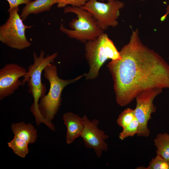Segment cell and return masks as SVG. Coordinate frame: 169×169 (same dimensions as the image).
I'll return each instance as SVG.
<instances>
[{"label": "cell", "instance_id": "obj_15", "mask_svg": "<svg viewBox=\"0 0 169 169\" xmlns=\"http://www.w3.org/2000/svg\"><path fill=\"white\" fill-rule=\"evenodd\" d=\"M136 118L135 110L127 108L119 115L117 124L123 129L125 128Z\"/></svg>", "mask_w": 169, "mask_h": 169}, {"label": "cell", "instance_id": "obj_19", "mask_svg": "<svg viewBox=\"0 0 169 169\" xmlns=\"http://www.w3.org/2000/svg\"><path fill=\"white\" fill-rule=\"evenodd\" d=\"M9 3V8L8 11L22 4H27L33 0H6Z\"/></svg>", "mask_w": 169, "mask_h": 169}, {"label": "cell", "instance_id": "obj_18", "mask_svg": "<svg viewBox=\"0 0 169 169\" xmlns=\"http://www.w3.org/2000/svg\"><path fill=\"white\" fill-rule=\"evenodd\" d=\"M89 0H58L57 7L63 8L68 5L72 6L81 7L84 6Z\"/></svg>", "mask_w": 169, "mask_h": 169}, {"label": "cell", "instance_id": "obj_20", "mask_svg": "<svg viewBox=\"0 0 169 169\" xmlns=\"http://www.w3.org/2000/svg\"><path fill=\"white\" fill-rule=\"evenodd\" d=\"M169 14V5H167L166 7V13L161 17V21H164V20H165Z\"/></svg>", "mask_w": 169, "mask_h": 169}, {"label": "cell", "instance_id": "obj_8", "mask_svg": "<svg viewBox=\"0 0 169 169\" xmlns=\"http://www.w3.org/2000/svg\"><path fill=\"white\" fill-rule=\"evenodd\" d=\"M162 89L154 88L143 91L136 97V105L135 115L139 123L138 136L147 137L150 131L147 126L151 115L156 111V107L153 103L154 99L162 91Z\"/></svg>", "mask_w": 169, "mask_h": 169}, {"label": "cell", "instance_id": "obj_10", "mask_svg": "<svg viewBox=\"0 0 169 169\" xmlns=\"http://www.w3.org/2000/svg\"><path fill=\"white\" fill-rule=\"evenodd\" d=\"M82 119L84 126L81 137L84 145L87 148L93 149L96 156L99 158L103 151H108V145L105 140L109 136L104 131L98 128L100 122L98 120L94 119L91 121L86 115H84Z\"/></svg>", "mask_w": 169, "mask_h": 169}, {"label": "cell", "instance_id": "obj_16", "mask_svg": "<svg viewBox=\"0 0 169 169\" xmlns=\"http://www.w3.org/2000/svg\"><path fill=\"white\" fill-rule=\"evenodd\" d=\"M139 127L138 122L136 118L124 128L119 135V138L123 140L126 138L130 136L132 137L138 132Z\"/></svg>", "mask_w": 169, "mask_h": 169}, {"label": "cell", "instance_id": "obj_1", "mask_svg": "<svg viewBox=\"0 0 169 169\" xmlns=\"http://www.w3.org/2000/svg\"><path fill=\"white\" fill-rule=\"evenodd\" d=\"M121 59L107 67L111 73L117 103H131L140 92L154 88L169 89V64L159 54L144 45L137 28L120 52Z\"/></svg>", "mask_w": 169, "mask_h": 169}, {"label": "cell", "instance_id": "obj_12", "mask_svg": "<svg viewBox=\"0 0 169 169\" xmlns=\"http://www.w3.org/2000/svg\"><path fill=\"white\" fill-rule=\"evenodd\" d=\"M63 120L67 128L66 143L70 144L81 137L84 126L83 119L75 114L67 112L63 115Z\"/></svg>", "mask_w": 169, "mask_h": 169}, {"label": "cell", "instance_id": "obj_7", "mask_svg": "<svg viewBox=\"0 0 169 169\" xmlns=\"http://www.w3.org/2000/svg\"><path fill=\"white\" fill-rule=\"evenodd\" d=\"M107 3L97 0H89L80 7L90 13L96 20L99 27L105 31L109 27H115L120 10L124 8L125 3L119 0H107Z\"/></svg>", "mask_w": 169, "mask_h": 169}, {"label": "cell", "instance_id": "obj_3", "mask_svg": "<svg viewBox=\"0 0 169 169\" xmlns=\"http://www.w3.org/2000/svg\"><path fill=\"white\" fill-rule=\"evenodd\" d=\"M43 71L44 77L48 81L50 87L48 94L40 98L38 109L44 119L50 124L54 125L51 121L60 106L61 94L64 89L68 84L85 76L86 73L73 79H62L58 77L57 67L53 64L47 65Z\"/></svg>", "mask_w": 169, "mask_h": 169}, {"label": "cell", "instance_id": "obj_22", "mask_svg": "<svg viewBox=\"0 0 169 169\" xmlns=\"http://www.w3.org/2000/svg\"></svg>", "mask_w": 169, "mask_h": 169}, {"label": "cell", "instance_id": "obj_4", "mask_svg": "<svg viewBox=\"0 0 169 169\" xmlns=\"http://www.w3.org/2000/svg\"><path fill=\"white\" fill-rule=\"evenodd\" d=\"M63 12L64 13H74L77 17L72 19L69 23L71 29L65 28L63 24L59 27L60 30L71 38L85 43L95 39L104 32L92 14L80 7L67 6L64 8Z\"/></svg>", "mask_w": 169, "mask_h": 169}, {"label": "cell", "instance_id": "obj_9", "mask_svg": "<svg viewBox=\"0 0 169 169\" xmlns=\"http://www.w3.org/2000/svg\"><path fill=\"white\" fill-rule=\"evenodd\" d=\"M11 129L14 136L8 143V146L15 154L24 158L28 152V145L37 140V130L31 124L23 122L12 124Z\"/></svg>", "mask_w": 169, "mask_h": 169}, {"label": "cell", "instance_id": "obj_6", "mask_svg": "<svg viewBox=\"0 0 169 169\" xmlns=\"http://www.w3.org/2000/svg\"><path fill=\"white\" fill-rule=\"evenodd\" d=\"M19 10L18 6L8 11V18L0 26V41L11 48L22 50L31 44L26 37L25 32L33 26L24 24L18 13Z\"/></svg>", "mask_w": 169, "mask_h": 169}, {"label": "cell", "instance_id": "obj_5", "mask_svg": "<svg viewBox=\"0 0 169 169\" xmlns=\"http://www.w3.org/2000/svg\"><path fill=\"white\" fill-rule=\"evenodd\" d=\"M85 44L84 55L90 66L89 71L85 76L87 80L96 78L100 68L107 59L117 60L121 58L120 52L104 32Z\"/></svg>", "mask_w": 169, "mask_h": 169}, {"label": "cell", "instance_id": "obj_21", "mask_svg": "<svg viewBox=\"0 0 169 169\" xmlns=\"http://www.w3.org/2000/svg\"><path fill=\"white\" fill-rule=\"evenodd\" d=\"M101 1H104L105 0H100Z\"/></svg>", "mask_w": 169, "mask_h": 169}, {"label": "cell", "instance_id": "obj_11", "mask_svg": "<svg viewBox=\"0 0 169 169\" xmlns=\"http://www.w3.org/2000/svg\"><path fill=\"white\" fill-rule=\"evenodd\" d=\"M27 70L18 64H6L0 69V100L13 94L20 86L19 78L24 77Z\"/></svg>", "mask_w": 169, "mask_h": 169}, {"label": "cell", "instance_id": "obj_17", "mask_svg": "<svg viewBox=\"0 0 169 169\" xmlns=\"http://www.w3.org/2000/svg\"><path fill=\"white\" fill-rule=\"evenodd\" d=\"M146 169H169V160L157 155L149 163Z\"/></svg>", "mask_w": 169, "mask_h": 169}, {"label": "cell", "instance_id": "obj_2", "mask_svg": "<svg viewBox=\"0 0 169 169\" xmlns=\"http://www.w3.org/2000/svg\"><path fill=\"white\" fill-rule=\"evenodd\" d=\"M45 52L41 50L40 54L38 56L35 52L33 54V63L28 67L27 72L22 80V85L27 82L28 89V92L30 93L33 98V102L31 105L30 111L35 118L37 125L43 123L51 129L53 126L48 123L41 115L38 109L39 100L45 95L46 87L45 84L42 82L41 75L44 68L48 65L52 64L58 55L55 52L45 56Z\"/></svg>", "mask_w": 169, "mask_h": 169}, {"label": "cell", "instance_id": "obj_14", "mask_svg": "<svg viewBox=\"0 0 169 169\" xmlns=\"http://www.w3.org/2000/svg\"><path fill=\"white\" fill-rule=\"evenodd\" d=\"M154 142L156 154L169 160V134L166 132L158 134Z\"/></svg>", "mask_w": 169, "mask_h": 169}, {"label": "cell", "instance_id": "obj_13", "mask_svg": "<svg viewBox=\"0 0 169 169\" xmlns=\"http://www.w3.org/2000/svg\"><path fill=\"white\" fill-rule=\"evenodd\" d=\"M58 2V0H35L31 1L22 8L20 17L23 20H25L31 14L49 12L53 5L57 3Z\"/></svg>", "mask_w": 169, "mask_h": 169}]
</instances>
